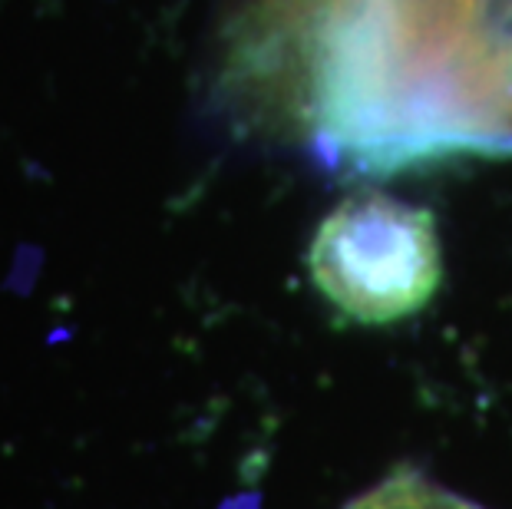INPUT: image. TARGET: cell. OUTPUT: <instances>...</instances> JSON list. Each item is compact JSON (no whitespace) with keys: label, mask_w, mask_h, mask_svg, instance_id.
<instances>
[{"label":"cell","mask_w":512,"mask_h":509,"mask_svg":"<svg viewBox=\"0 0 512 509\" xmlns=\"http://www.w3.org/2000/svg\"><path fill=\"white\" fill-rule=\"evenodd\" d=\"M321 146L361 169L512 133V0H285Z\"/></svg>","instance_id":"cell-1"},{"label":"cell","mask_w":512,"mask_h":509,"mask_svg":"<svg viewBox=\"0 0 512 509\" xmlns=\"http://www.w3.org/2000/svg\"><path fill=\"white\" fill-rule=\"evenodd\" d=\"M314 285L357 324H394L423 311L440 288L443 262L433 215L390 196L344 199L308 248Z\"/></svg>","instance_id":"cell-2"},{"label":"cell","mask_w":512,"mask_h":509,"mask_svg":"<svg viewBox=\"0 0 512 509\" xmlns=\"http://www.w3.org/2000/svg\"><path fill=\"white\" fill-rule=\"evenodd\" d=\"M347 509H479V506L443 490V486L427 483L423 476L400 473L377 483L364 496H357Z\"/></svg>","instance_id":"cell-3"},{"label":"cell","mask_w":512,"mask_h":509,"mask_svg":"<svg viewBox=\"0 0 512 509\" xmlns=\"http://www.w3.org/2000/svg\"><path fill=\"white\" fill-rule=\"evenodd\" d=\"M278 4H281V0H278Z\"/></svg>","instance_id":"cell-4"}]
</instances>
